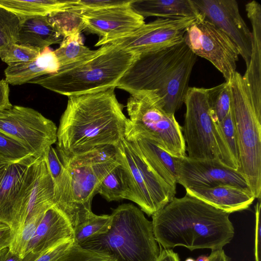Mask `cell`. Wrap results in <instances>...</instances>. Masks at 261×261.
I'll list each match as a JSON object with an SVG mask.
<instances>
[{
  "label": "cell",
  "mask_w": 261,
  "mask_h": 261,
  "mask_svg": "<svg viewBox=\"0 0 261 261\" xmlns=\"http://www.w3.org/2000/svg\"><path fill=\"white\" fill-rule=\"evenodd\" d=\"M230 214L186 193L152 216L156 241L164 249H222L233 238Z\"/></svg>",
  "instance_id": "cell-2"
},
{
  "label": "cell",
  "mask_w": 261,
  "mask_h": 261,
  "mask_svg": "<svg viewBox=\"0 0 261 261\" xmlns=\"http://www.w3.org/2000/svg\"><path fill=\"white\" fill-rule=\"evenodd\" d=\"M64 37L49 22L47 16L21 19L17 43L37 48L41 51L61 43Z\"/></svg>",
  "instance_id": "cell-24"
},
{
  "label": "cell",
  "mask_w": 261,
  "mask_h": 261,
  "mask_svg": "<svg viewBox=\"0 0 261 261\" xmlns=\"http://www.w3.org/2000/svg\"><path fill=\"white\" fill-rule=\"evenodd\" d=\"M54 184L43 155L38 159L35 179L14 235L20 231L30 218L54 205Z\"/></svg>",
  "instance_id": "cell-22"
},
{
  "label": "cell",
  "mask_w": 261,
  "mask_h": 261,
  "mask_svg": "<svg viewBox=\"0 0 261 261\" xmlns=\"http://www.w3.org/2000/svg\"><path fill=\"white\" fill-rule=\"evenodd\" d=\"M108 261H116V260H115V259L114 258H113V259L109 260Z\"/></svg>",
  "instance_id": "cell-49"
},
{
  "label": "cell",
  "mask_w": 261,
  "mask_h": 261,
  "mask_svg": "<svg viewBox=\"0 0 261 261\" xmlns=\"http://www.w3.org/2000/svg\"><path fill=\"white\" fill-rule=\"evenodd\" d=\"M97 193L108 201L123 199L131 200L128 174L125 167L120 162L101 180Z\"/></svg>",
  "instance_id": "cell-29"
},
{
  "label": "cell",
  "mask_w": 261,
  "mask_h": 261,
  "mask_svg": "<svg viewBox=\"0 0 261 261\" xmlns=\"http://www.w3.org/2000/svg\"><path fill=\"white\" fill-rule=\"evenodd\" d=\"M73 240V228L67 218L53 205L44 213L21 261H32L49 248Z\"/></svg>",
  "instance_id": "cell-18"
},
{
  "label": "cell",
  "mask_w": 261,
  "mask_h": 261,
  "mask_svg": "<svg viewBox=\"0 0 261 261\" xmlns=\"http://www.w3.org/2000/svg\"><path fill=\"white\" fill-rule=\"evenodd\" d=\"M186 191L189 195L229 214L248 209L255 199L250 189L228 185L193 187Z\"/></svg>",
  "instance_id": "cell-21"
},
{
  "label": "cell",
  "mask_w": 261,
  "mask_h": 261,
  "mask_svg": "<svg viewBox=\"0 0 261 261\" xmlns=\"http://www.w3.org/2000/svg\"><path fill=\"white\" fill-rule=\"evenodd\" d=\"M182 132L189 158L216 159L215 124L208 112L206 89L189 87L186 94Z\"/></svg>",
  "instance_id": "cell-11"
},
{
  "label": "cell",
  "mask_w": 261,
  "mask_h": 261,
  "mask_svg": "<svg viewBox=\"0 0 261 261\" xmlns=\"http://www.w3.org/2000/svg\"><path fill=\"white\" fill-rule=\"evenodd\" d=\"M255 205V229L254 255L255 261H260V243H261V220H260V201Z\"/></svg>",
  "instance_id": "cell-41"
},
{
  "label": "cell",
  "mask_w": 261,
  "mask_h": 261,
  "mask_svg": "<svg viewBox=\"0 0 261 261\" xmlns=\"http://www.w3.org/2000/svg\"><path fill=\"white\" fill-rule=\"evenodd\" d=\"M156 261H180L178 255L171 249H164L160 251Z\"/></svg>",
  "instance_id": "cell-44"
},
{
  "label": "cell",
  "mask_w": 261,
  "mask_h": 261,
  "mask_svg": "<svg viewBox=\"0 0 261 261\" xmlns=\"http://www.w3.org/2000/svg\"><path fill=\"white\" fill-rule=\"evenodd\" d=\"M217 160L233 170L239 168L237 138L231 109L219 123L215 125Z\"/></svg>",
  "instance_id": "cell-27"
},
{
  "label": "cell",
  "mask_w": 261,
  "mask_h": 261,
  "mask_svg": "<svg viewBox=\"0 0 261 261\" xmlns=\"http://www.w3.org/2000/svg\"><path fill=\"white\" fill-rule=\"evenodd\" d=\"M124 138L138 150L146 163L158 176L176 189L178 158L172 156L136 130L130 124L129 119Z\"/></svg>",
  "instance_id": "cell-19"
},
{
  "label": "cell",
  "mask_w": 261,
  "mask_h": 261,
  "mask_svg": "<svg viewBox=\"0 0 261 261\" xmlns=\"http://www.w3.org/2000/svg\"><path fill=\"white\" fill-rule=\"evenodd\" d=\"M37 159L10 161L0 157V222L9 225L13 232L22 195Z\"/></svg>",
  "instance_id": "cell-15"
},
{
  "label": "cell",
  "mask_w": 261,
  "mask_h": 261,
  "mask_svg": "<svg viewBox=\"0 0 261 261\" xmlns=\"http://www.w3.org/2000/svg\"><path fill=\"white\" fill-rule=\"evenodd\" d=\"M41 51L37 48L12 43L0 48V58L9 66L34 61Z\"/></svg>",
  "instance_id": "cell-34"
},
{
  "label": "cell",
  "mask_w": 261,
  "mask_h": 261,
  "mask_svg": "<svg viewBox=\"0 0 261 261\" xmlns=\"http://www.w3.org/2000/svg\"><path fill=\"white\" fill-rule=\"evenodd\" d=\"M30 156H33L25 148L0 133V157L8 160L18 161Z\"/></svg>",
  "instance_id": "cell-37"
},
{
  "label": "cell",
  "mask_w": 261,
  "mask_h": 261,
  "mask_svg": "<svg viewBox=\"0 0 261 261\" xmlns=\"http://www.w3.org/2000/svg\"><path fill=\"white\" fill-rule=\"evenodd\" d=\"M105 233L81 244L82 248L106 253L116 261H156L160 253L152 222L131 203L119 205L111 214Z\"/></svg>",
  "instance_id": "cell-5"
},
{
  "label": "cell",
  "mask_w": 261,
  "mask_h": 261,
  "mask_svg": "<svg viewBox=\"0 0 261 261\" xmlns=\"http://www.w3.org/2000/svg\"><path fill=\"white\" fill-rule=\"evenodd\" d=\"M177 182L186 189L213 188L221 185L250 189L242 174L217 160H196L187 155L178 159Z\"/></svg>",
  "instance_id": "cell-16"
},
{
  "label": "cell",
  "mask_w": 261,
  "mask_h": 261,
  "mask_svg": "<svg viewBox=\"0 0 261 261\" xmlns=\"http://www.w3.org/2000/svg\"><path fill=\"white\" fill-rule=\"evenodd\" d=\"M85 46L81 33H76L64 37L60 46L54 50L59 69L77 63L95 52Z\"/></svg>",
  "instance_id": "cell-30"
},
{
  "label": "cell",
  "mask_w": 261,
  "mask_h": 261,
  "mask_svg": "<svg viewBox=\"0 0 261 261\" xmlns=\"http://www.w3.org/2000/svg\"><path fill=\"white\" fill-rule=\"evenodd\" d=\"M50 172L54 188V206L66 217L70 200V176L63 163L57 149L49 146L43 154Z\"/></svg>",
  "instance_id": "cell-26"
},
{
  "label": "cell",
  "mask_w": 261,
  "mask_h": 261,
  "mask_svg": "<svg viewBox=\"0 0 261 261\" xmlns=\"http://www.w3.org/2000/svg\"><path fill=\"white\" fill-rule=\"evenodd\" d=\"M185 261H196L195 260H194V259H193L192 258H188L186 259Z\"/></svg>",
  "instance_id": "cell-48"
},
{
  "label": "cell",
  "mask_w": 261,
  "mask_h": 261,
  "mask_svg": "<svg viewBox=\"0 0 261 261\" xmlns=\"http://www.w3.org/2000/svg\"><path fill=\"white\" fill-rule=\"evenodd\" d=\"M119 163L118 158L94 165H64L71 179L70 204L66 217L73 228L92 212V199L97 194L100 182Z\"/></svg>",
  "instance_id": "cell-13"
},
{
  "label": "cell",
  "mask_w": 261,
  "mask_h": 261,
  "mask_svg": "<svg viewBox=\"0 0 261 261\" xmlns=\"http://www.w3.org/2000/svg\"><path fill=\"white\" fill-rule=\"evenodd\" d=\"M116 149L118 160L128 174L130 200L137 203L142 212L152 216L175 197L176 189L158 176L125 138Z\"/></svg>",
  "instance_id": "cell-8"
},
{
  "label": "cell",
  "mask_w": 261,
  "mask_h": 261,
  "mask_svg": "<svg viewBox=\"0 0 261 261\" xmlns=\"http://www.w3.org/2000/svg\"><path fill=\"white\" fill-rule=\"evenodd\" d=\"M59 68L54 50L48 47L34 61L8 66L4 71L5 80L9 85H21L41 76L55 73Z\"/></svg>",
  "instance_id": "cell-23"
},
{
  "label": "cell",
  "mask_w": 261,
  "mask_h": 261,
  "mask_svg": "<svg viewBox=\"0 0 261 261\" xmlns=\"http://www.w3.org/2000/svg\"><path fill=\"white\" fill-rule=\"evenodd\" d=\"M72 1L0 0V7L20 19L48 16L70 7Z\"/></svg>",
  "instance_id": "cell-28"
},
{
  "label": "cell",
  "mask_w": 261,
  "mask_h": 261,
  "mask_svg": "<svg viewBox=\"0 0 261 261\" xmlns=\"http://www.w3.org/2000/svg\"><path fill=\"white\" fill-rule=\"evenodd\" d=\"M209 260H210L209 257L206 256L205 255H200L196 260V261H209Z\"/></svg>",
  "instance_id": "cell-47"
},
{
  "label": "cell",
  "mask_w": 261,
  "mask_h": 261,
  "mask_svg": "<svg viewBox=\"0 0 261 261\" xmlns=\"http://www.w3.org/2000/svg\"><path fill=\"white\" fill-rule=\"evenodd\" d=\"M208 257L209 261H230L223 249L212 251Z\"/></svg>",
  "instance_id": "cell-46"
},
{
  "label": "cell",
  "mask_w": 261,
  "mask_h": 261,
  "mask_svg": "<svg viewBox=\"0 0 261 261\" xmlns=\"http://www.w3.org/2000/svg\"><path fill=\"white\" fill-rule=\"evenodd\" d=\"M82 13L80 11L69 8L47 17L49 22L64 38L74 34L81 33L84 30Z\"/></svg>",
  "instance_id": "cell-33"
},
{
  "label": "cell",
  "mask_w": 261,
  "mask_h": 261,
  "mask_svg": "<svg viewBox=\"0 0 261 261\" xmlns=\"http://www.w3.org/2000/svg\"><path fill=\"white\" fill-rule=\"evenodd\" d=\"M130 5L82 13L84 30L100 37L96 46H102L111 40L129 34L145 23V18L135 12Z\"/></svg>",
  "instance_id": "cell-17"
},
{
  "label": "cell",
  "mask_w": 261,
  "mask_h": 261,
  "mask_svg": "<svg viewBox=\"0 0 261 261\" xmlns=\"http://www.w3.org/2000/svg\"><path fill=\"white\" fill-rule=\"evenodd\" d=\"M138 55L106 44L85 59L30 83L68 97L115 88Z\"/></svg>",
  "instance_id": "cell-4"
},
{
  "label": "cell",
  "mask_w": 261,
  "mask_h": 261,
  "mask_svg": "<svg viewBox=\"0 0 261 261\" xmlns=\"http://www.w3.org/2000/svg\"><path fill=\"white\" fill-rule=\"evenodd\" d=\"M53 121L37 110L12 105L0 110V133L25 148L36 158L43 155L57 140Z\"/></svg>",
  "instance_id": "cell-9"
},
{
  "label": "cell",
  "mask_w": 261,
  "mask_h": 261,
  "mask_svg": "<svg viewBox=\"0 0 261 261\" xmlns=\"http://www.w3.org/2000/svg\"><path fill=\"white\" fill-rule=\"evenodd\" d=\"M127 111L131 125L172 156L186 155L182 127L174 114L167 113L155 91L143 90L130 95Z\"/></svg>",
  "instance_id": "cell-7"
},
{
  "label": "cell",
  "mask_w": 261,
  "mask_h": 261,
  "mask_svg": "<svg viewBox=\"0 0 261 261\" xmlns=\"http://www.w3.org/2000/svg\"><path fill=\"white\" fill-rule=\"evenodd\" d=\"M229 85L239 151L237 171L245 178L255 198L260 199L261 113L255 108L243 75L237 71Z\"/></svg>",
  "instance_id": "cell-6"
},
{
  "label": "cell",
  "mask_w": 261,
  "mask_h": 261,
  "mask_svg": "<svg viewBox=\"0 0 261 261\" xmlns=\"http://www.w3.org/2000/svg\"><path fill=\"white\" fill-rule=\"evenodd\" d=\"M130 6L144 18L197 17L199 14L192 0H132Z\"/></svg>",
  "instance_id": "cell-25"
},
{
  "label": "cell",
  "mask_w": 261,
  "mask_h": 261,
  "mask_svg": "<svg viewBox=\"0 0 261 261\" xmlns=\"http://www.w3.org/2000/svg\"><path fill=\"white\" fill-rule=\"evenodd\" d=\"M21 259L18 254L11 252L9 247L0 251V261H21Z\"/></svg>",
  "instance_id": "cell-45"
},
{
  "label": "cell",
  "mask_w": 261,
  "mask_h": 261,
  "mask_svg": "<svg viewBox=\"0 0 261 261\" xmlns=\"http://www.w3.org/2000/svg\"><path fill=\"white\" fill-rule=\"evenodd\" d=\"M20 20L14 13L0 7V48L18 42Z\"/></svg>",
  "instance_id": "cell-36"
},
{
  "label": "cell",
  "mask_w": 261,
  "mask_h": 261,
  "mask_svg": "<svg viewBox=\"0 0 261 261\" xmlns=\"http://www.w3.org/2000/svg\"><path fill=\"white\" fill-rule=\"evenodd\" d=\"M10 88L9 84L4 79L0 80V110L11 107Z\"/></svg>",
  "instance_id": "cell-43"
},
{
  "label": "cell",
  "mask_w": 261,
  "mask_h": 261,
  "mask_svg": "<svg viewBox=\"0 0 261 261\" xmlns=\"http://www.w3.org/2000/svg\"><path fill=\"white\" fill-rule=\"evenodd\" d=\"M197 56L183 41L171 47L139 55L116 88L130 95L155 91L164 110L174 114L184 102Z\"/></svg>",
  "instance_id": "cell-3"
},
{
  "label": "cell",
  "mask_w": 261,
  "mask_h": 261,
  "mask_svg": "<svg viewBox=\"0 0 261 261\" xmlns=\"http://www.w3.org/2000/svg\"><path fill=\"white\" fill-rule=\"evenodd\" d=\"M74 240L64 241L47 250L32 261H56L74 244Z\"/></svg>",
  "instance_id": "cell-40"
},
{
  "label": "cell",
  "mask_w": 261,
  "mask_h": 261,
  "mask_svg": "<svg viewBox=\"0 0 261 261\" xmlns=\"http://www.w3.org/2000/svg\"><path fill=\"white\" fill-rule=\"evenodd\" d=\"M184 41L196 56L210 61L229 83L237 71L240 55L233 42L223 32L199 15L187 28Z\"/></svg>",
  "instance_id": "cell-10"
},
{
  "label": "cell",
  "mask_w": 261,
  "mask_h": 261,
  "mask_svg": "<svg viewBox=\"0 0 261 261\" xmlns=\"http://www.w3.org/2000/svg\"><path fill=\"white\" fill-rule=\"evenodd\" d=\"M208 112L215 125L219 123L230 111L231 98L229 85L224 82L220 85L206 89Z\"/></svg>",
  "instance_id": "cell-32"
},
{
  "label": "cell",
  "mask_w": 261,
  "mask_h": 261,
  "mask_svg": "<svg viewBox=\"0 0 261 261\" xmlns=\"http://www.w3.org/2000/svg\"><path fill=\"white\" fill-rule=\"evenodd\" d=\"M196 17L160 18L145 23L133 32L109 41L123 49L140 55L179 44Z\"/></svg>",
  "instance_id": "cell-12"
},
{
  "label": "cell",
  "mask_w": 261,
  "mask_h": 261,
  "mask_svg": "<svg viewBox=\"0 0 261 261\" xmlns=\"http://www.w3.org/2000/svg\"><path fill=\"white\" fill-rule=\"evenodd\" d=\"M204 18L225 33L236 44L248 65L251 51V32L242 17L235 0H194Z\"/></svg>",
  "instance_id": "cell-14"
},
{
  "label": "cell",
  "mask_w": 261,
  "mask_h": 261,
  "mask_svg": "<svg viewBox=\"0 0 261 261\" xmlns=\"http://www.w3.org/2000/svg\"><path fill=\"white\" fill-rule=\"evenodd\" d=\"M112 223L111 215H97L93 212L73 228L75 244H81L92 238L106 233Z\"/></svg>",
  "instance_id": "cell-31"
},
{
  "label": "cell",
  "mask_w": 261,
  "mask_h": 261,
  "mask_svg": "<svg viewBox=\"0 0 261 261\" xmlns=\"http://www.w3.org/2000/svg\"><path fill=\"white\" fill-rule=\"evenodd\" d=\"M245 9L252 32L250 59L243 79L255 109L261 113V6L252 1Z\"/></svg>",
  "instance_id": "cell-20"
},
{
  "label": "cell",
  "mask_w": 261,
  "mask_h": 261,
  "mask_svg": "<svg viewBox=\"0 0 261 261\" xmlns=\"http://www.w3.org/2000/svg\"><path fill=\"white\" fill-rule=\"evenodd\" d=\"M114 89L68 97L57 130L56 149L61 159L117 146L124 138L128 119Z\"/></svg>",
  "instance_id": "cell-1"
},
{
  "label": "cell",
  "mask_w": 261,
  "mask_h": 261,
  "mask_svg": "<svg viewBox=\"0 0 261 261\" xmlns=\"http://www.w3.org/2000/svg\"><path fill=\"white\" fill-rule=\"evenodd\" d=\"M114 258L102 252L91 251L74 244L56 261H108Z\"/></svg>",
  "instance_id": "cell-38"
},
{
  "label": "cell",
  "mask_w": 261,
  "mask_h": 261,
  "mask_svg": "<svg viewBox=\"0 0 261 261\" xmlns=\"http://www.w3.org/2000/svg\"><path fill=\"white\" fill-rule=\"evenodd\" d=\"M132 1V0H75L72 1L69 8L80 11L83 13L87 11L127 5L130 4Z\"/></svg>",
  "instance_id": "cell-39"
},
{
  "label": "cell",
  "mask_w": 261,
  "mask_h": 261,
  "mask_svg": "<svg viewBox=\"0 0 261 261\" xmlns=\"http://www.w3.org/2000/svg\"><path fill=\"white\" fill-rule=\"evenodd\" d=\"M14 236L11 227L6 224L0 222V251L9 247Z\"/></svg>",
  "instance_id": "cell-42"
},
{
  "label": "cell",
  "mask_w": 261,
  "mask_h": 261,
  "mask_svg": "<svg viewBox=\"0 0 261 261\" xmlns=\"http://www.w3.org/2000/svg\"><path fill=\"white\" fill-rule=\"evenodd\" d=\"M44 213L34 215L27 220L22 228L14 235L11 240L9 246L10 250L18 254L22 259L25 255L28 244L33 237Z\"/></svg>",
  "instance_id": "cell-35"
}]
</instances>
